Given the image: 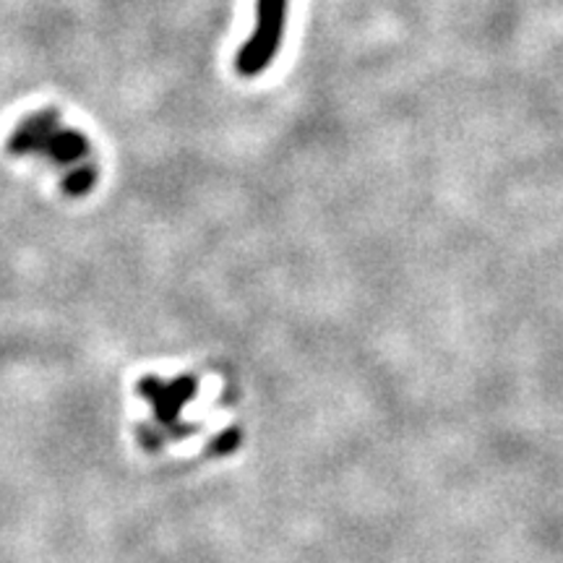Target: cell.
Returning a JSON list of instances; mask_svg holds the SVG:
<instances>
[{
  "mask_svg": "<svg viewBox=\"0 0 563 563\" xmlns=\"http://www.w3.org/2000/svg\"><path fill=\"white\" fill-rule=\"evenodd\" d=\"M287 3L290 0H256V26L235 55V70L245 79L264 74L277 58L285 37Z\"/></svg>",
  "mask_w": 563,
  "mask_h": 563,
  "instance_id": "2",
  "label": "cell"
},
{
  "mask_svg": "<svg viewBox=\"0 0 563 563\" xmlns=\"http://www.w3.org/2000/svg\"><path fill=\"white\" fill-rule=\"evenodd\" d=\"M11 154H45L55 165H76L89 154V141L81 133L63 129L58 115L53 110L37 112L19 123L9 139Z\"/></svg>",
  "mask_w": 563,
  "mask_h": 563,
  "instance_id": "1",
  "label": "cell"
},
{
  "mask_svg": "<svg viewBox=\"0 0 563 563\" xmlns=\"http://www.w3.org/2000/svg\"><path fill=\"white\" fill-rule=\"evenodd\" d=\"M95 178H97V173L91 165L74 167V170L66 175V191L68 194H87L91 188V183H95Z\"/></svg>",
  "mask_w": 563,
  "mask_h": 563,
  "instance_id": "3",
  "label": "cell"
}]
</instances>
